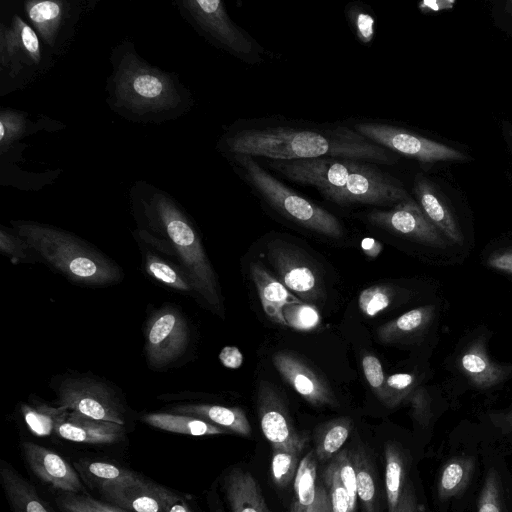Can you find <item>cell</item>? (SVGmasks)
<instances>
[{"label": "cell", "instance_id": "obj_50", "mask_svg": "<svg viewBox=\"0 0 512 512\" xmlns=\"http://www.w3.org/2000/svg\"><path fill=\"white\" fill-rule=\"evenodd\" d=\"M222 364L228 368H238L243 362V356L237 347L227 346L219 354Z\"/></svg>", "mask_w": 512, "mask_h": 512}, {"label": "cell", "instance_id": "obj_3", "mask_svg": "<svg viewBox=\"0 0 512 512\" xmlns=\"http://www.w3.org/2000/svg\"><path fill=\"white\" fill-rule=\"evenodd\" d=\"M284 178L315 188L340 206H395L410 197L402 183L377 164L347 158L268 160Z\"/></svg>", "mask_w": 512, "mask_h": 512}, {"label": "cell", "instance_id": "obj_49", "mask_svg": "<svg viewBox=\"0 0 512 512\" xmlns=\"http://www.w3.org/2000/svg\"><path fill=\"white\" fill-rule=\"evenodd\" d=\"M394 512H418L417 499L411 482L405 483Z\"/></svg>", "mask_w": 512, "mask_h": 512}, {"label": "cell", "instance_id": "obj_44", "mask_svg": "<svg viewBox=\"0 0 512 512\" xmlns=\"http://www.w3.org/2000/svg\"><path fill=\"white\" fill-rule=\"evenodd\" d=\"M332 461L337 468L341 482L349 494L351 508L355 512L358 496L352 453L346 449L342 450L332 458Z\"/></svg>", "mask_w": 512, "mask_h": 512}, {"label": "cell", "instance_id": "obj_20", "mask_svg": "<svg viewBox=\"0 0 512 512\" xmlns=\"http://www.w3.org/2000/svg\"><path fill=\"white\" fill-rule=\"evenodd\" d=\"M413 193L421 210L436 228L451 242L462 244L463 235L458 222L437 186L418 174L414 179Z\"/></svg>", "mask_w": 512, "mask_h": 512}, {"label": "cell", "instance_id": "obj_27", "mask_svg": "<svg viewBox=\"0 0 512 512\" xmlns=\"http://www.w3.org/2000/svg\"><path fill=\"white\" fill-rule=\"evenodd\" d=\"M176 414L196 417L242 436L251 434L245 412L238 407L209 404H187L172 409Z\"/></svg>", "mask_w": 512, "mask_h": 512}, {"label": "cell", "instance_id": "obj_54", "mask_svg": "<svg viewBox=\"0 0 512 512\" xmlns=\"http://www.w3.org/2000/svg\"><path fill=\"white\" fill-rule=\"evenodd\" d=\"M503 129H504V135H505L507 145L512 154V123L511 122L506 123Z\"/></svg>", "mask_w": 512, "mask_h": 512}, {"label": "cell", "instance_id": "obj_36", "mask_svg": "<svg viewBox=\"0 0 512 512\" xmlns=\"http://www.w3.org/2000/svg\"><path fill=\"white\" fill-rule=\"evenodd\" d=\"M301 452L297 448H272L271 475L275 485L286 488L294 483Z\"/></svg>", "mask_w": 512, "mask_h": 512}, {"label": "cell", "instance_id": "obj_6", "mask_svg": "<svg viewBox=\"0 0 512 512\" xmlns=\"http://www.w3.org/2000/svg\"><path fill=\"white\" fill-rule=\"evenodd\" d=\"M227 158L259 198L280 215L324 236L335 239L342 237V224L332 213L284 184L254 157L233 155Z\"/></svg>", "mask_w": 512, "mask_h": 512}, {"label": "cell", "instance_id": "obj_51", "mask_svg": "<svg viewBox=\"0 0 512 512\" xmlns=\"http://www.w3.org/2000/svg\"><path fill=\"white\" fill-rule=\"evenodd\" d=\"M363 252L370 258H376L382 252V243L374 238L366 237L361 241Z\"/></svg>", "mask_w": 512, "mask_h": 512}, {"label": "cell", "instance_id": "obj_13", "mask_svg": "<svg viewBox=\"0 0 512 512\" xmlns=\"http://www.w3.org/2000/svg\"><path fill=\"white\" fill-rule=\"evenodd\" d=\"M189 340L188 326L174 308L157 311L149 320L146 330L145 351L149 364L160 368L178 358Z\"/></svg>", "mask_w": 512, "mask_h": 512}, {"label": "cell", "instance_id": "obj_38", "mask_svg": "<svg viewBox=\"0 0 512 512\" xmlns=\"http://www.w3.org/2000/svg\"><path fill=\"white\" fill-rule=\"evenodd\" d=\"M393 299V291L387 285H373L364 289L358 298L361 312L367 317H374L388 308Z\"/></svg>", "mask_w": 512, "mask_h": 512}, {"label": "cell", "instance_id": "obj_14", "mask_svg": "<svg viewBox=\"0 0 512 512\" xmlns=\"http://www.w3.org/2000/svg\"><path fill=\"white\" fill-rule=\"evenodd\" d=\"M257 411L261 430L272 448L305 447L306 436L295 429L286 406L276 389L261 382L257 391Z\"/></svg>", "mask_w": 512, "mask_h": 512}, {"label": "cell", "instance_id": "obj_7", "mask_svg": "<svg viewBox=\"0 0 512 512\" xmlns=\"http://www.w3.org/2000/svg\"><path fill=\"white\" fill-rule=\"evenodd\" d=\"M51 67V54L18 13L0 24V95L24 88Z\"/></svg>", "mask_w": 512, "mask_h": 512}, {"label": "cell", "instance_id": "obj_19", "mask_svg": "<svg viewBox=\"0 0 512 512\" xmlns=\"http://www.w3.org/2000/svg\"><path fill=\"white\" fill-rule=\"evenodd\" d=\"M293 488L289 512H333L326 485L318 477L317 458L312 451L300 460Z\"/></svg>", "mask_w": 512, "mask_h": 512}, {"label": "cell", "instance_id": "obj_46", "mask_svg": "<svg viewBox=\"0 0 512 512\" xmlns=\"http://www.w3.org/2000/svg\"><path fill=\"white\" fill-rule=\"evenodd\" d=\"M362 369L369 386L383 402L386 378L380 360L372 354H365L362 357Z\"/></svg>", "mask_w": 512, "mask_h": 512}, {"label": "cell", "instance_id": "obj_30", "mask_svg": "<svg viewBox=\"0 0 512 512\" xmlns=\"http://www.w3.org/2000/svg\"><path fill=\"white\" fill-rule=\"evenodd\" d=\"M49 126L34 123L24 111L11 108L0 109V154L3 157L21 138Z\"/></svg>", "mask_w": 512, "mask_h": 512}, {"label": "cell", "instance_id": "obj_21", "mask_svg": "<svg viewBox=\"0 0 512 512\" xmlns=\"http://www.w3.org/2000/svg\"><path fill=\"white\" fill-rule=\"evenodd\" d=\"M55 433L68 441L85 444H112L123 439L124 425L97 420L83 414L68 411L58 424Z\"/></svg>", "mask_w": 512, "mask_h": 512}, {"label": "cell", "instance_id": "obj_5", "mask_svg": "<svg viewBox=\"0 0 512 512\" xmlns=\"http://www.w3.org/2000/svg\"><path fill=\"white\" fill-rule=\"evenodd\" d=\"M11 223L29 248L72 281L106 285L120 279V270L113 262L75 235L32 221Z\"/></svg>", "mask_w": 512, "mask_h": 512}, {"label": "cell", "instance_id": "obj_22", "mask_svg": "<svg viewBox=\"0 0 512 512\" xmlns=\"http://www.w3.org/2000/svg\"><path fill=\"white\" fill-rule=\"evenodd\" d=\"M459 365L472 384L479 389L497 386L512 372V366L491 361L480 339L466 347L460 355Z\"/></svg>", "mask_w": 512, "mask_h": 512}, {"label": "cell", "instance_id": "obj_41", "mask_svg": "<svg viewBox=\"0 0 512 512\" xmlns=\"http://www.w3.org/2000/svg\"><path fill=\"white\" fill-rule=\"evenodd\" d=\"M146 271L158 281L179 291H189L192 285L180 276L174 268L158 257L148 254L145 264Z\"/></svg>", "mask_w": 512, "mask_h": 512}, {"label": "cell", "instance_id": "obj_45", "mask_svg": "<svg viewBox=\"0 0 512 512\" xmlns=\"http://www.w3.org/2000/svg\"><path fill=\"white\" fill-rule=\"evenodd\" d=\"M478 512H502L499 479L493 469L485 477L478 500Z\"/></svg>", "mask_w": 512, "mask_h": 512}, {"label": "cell", "instance_id": "obj_35", "mask_svg": "<svg viewBox=\"0 0 512 512\" xmlns=\"http://www.w3.org/2000/svg\"><path fill=\"white\" fill-rule=\"evenodd\" d=\"M68 411L60 406L52 407L45 404L21 407L27 427L36 436H49L55 433L58 424L65 418Z\"/></svg>", "mask_w": 512, "mask_h": 512}, {"label": "cell", "instance_id": "obj_16", "mask_svg": "<svg viewBox=\"0 0 512 512\" xmlns=\"http://www.w3.org/2000/svg\"><path fill=\"white\" fill-rule=\"evenodd\" d=\"M21 447L28 466L42 481L63 492L85 493L79 473L59 454L30 441Z\"/></svg>", "mask_w": 512, "mask_h": 512}, {"label": "cell", "instance_id": "obj_8", "mask_svg": "<svg viewBox=\"0 0 512 512\" xmlns=\"http://www.w3.org/2000/svg\"><path fill=\"white\" fill-rule=\"evenodd\" d=\"M182 18L203 38L246 63L261 59L263 49L228 15L220 0H178Z\"/></svg>", "mask_w": 512, "mask_h": 512}, {"label": "cell", "instance_id": "obj_56", "mask_svg": "<svg viewBox=\"0 0 512 512\" xmlns=\"http://www.w3.org/2000/svg\"><path fill=\"white\" fill-rule=\"evenodd\" d=\"M503 10L512 19V0L504 2Z\"/></svg>", "mask_w": 512, "mask_h": 512}, {"label": "cell", "instance_id": "obj_17", "mask_svg": "<svg viewBox=\"0 0 512 512\" xmlns=\"http://www.w3.org/2000/svg\"><path fill=\"white\" fill-rule=\"evenodd\" d=\"M273 363L283 379L310 404H335V397L326 381L296 355L277 352L273 356Z\"/></svg>", "mask_w": 512, "mask_h": 512}, {"label": "cell", "instance_id": "obj_43", "mask_svg": "<svg viewBox=\"0 0 512 512\" xmlns=\"http://www.w3.org/2000/svg\"><path fill=\"white\" fill-rule=\"evenodd\" d=\"M346 15L357 39L363 44L370 43L373 40L375 28L372 14L357 3H353L347 6Z\"/></svg>", "mask_w": 512, "mask_h": 512}, {"label": "cell", "instance_id": "obj_53", "mask_svg": "<svg viewBox=\"0 0 512 512\" xmlns=\"http://www.w3.org/2000/svg\"><path fill=\"white\" fill-rule=\"evenodd\" d=\"M169 512H193L189 506L181 499L180 501L173 504Z\"/></svg>", "mask_w": 512, "mask_h": 512}, {"label": "cell", "instance_id": "obj_2", "mask_svg": "<svg viewBox=\"0 0 512 512\" xmlns=\"http://www.w3.org/2000/svg\"><path fill=\"white\" fill-rule=\"evenodd\" d=\"M110 63L106 102L126 120L160 124L178 119L193 107L192 93L178 76L148 63L133 42L123 40L113 47Z\"/></svg>", "mask_w": 512, "mask_h": 512}, {"label": "cell", "instance_id": "obj_11", "mask_svg": "<svg viewBox=\"0 0 512 512\" xmlns=\"http://www.w3.org/2000/svg\"><path fill=\"white\" fill-rule=\"evenodd\" d=\"M58 406L93 419L125 425V410L106 384L91 378H69L58 387Z\"/></svg>", "mask_w": 512, "mask_h": 512}, {"label": "cell", "instance_id": "obj_1", "mask_svg": "<svg viewBox=\"0 0 512 512\" xmlns=\"http://www.w3.org/2000/svg\"><path fill=\"white\" fill-rule=\"evenodd\" d=\"M217 147L226 157L246 155L278 161L347 158L385 165L397 162L394 152L353 128L334 124L239 122L228 128Z\"/></svg>", "mask_w": 512, "mask_h": 512}, {"label": "cell", "instance_id": "obj_15", "mask_svg": "<svg viewBox=\"0 0 512 512\" xmlns=\"http://www.w3.org/2000/svg\"><path fill=\"white\" fill-rule=\"evenodd\" d=\"M268 257L284 286L303 301L312 302L322 297V285L315 269L291 246L274 241L269 245Z\"/></svg>", "mask_w": 512, "mask_h": 512}, {"label": "cell", "instance_id": "obj_12", "mask_svg": "<svg viewBox=\"0 0 512 512\" xmlns=\"http://www.w3.org/2000/svg\"><path fill=\"white\" fill-rule=\"evenodd\" d=\"M367 220L384 230L434 248H446V237L426 217L411 196L388 210H373Z\"/></svg>", "mask_w": 512, "mask_h": 512}, {"label": "cell", "instance_id": "obj_10", "mask_svg": "<svg viewBox=\"0 0 512 512\" xmlns=\"http://www.w3.org/2000/svg\"><path fill=\"white\" fill-rule=\"evenodd\" d=\"M77 0H29L24 11L42 44L51 55L65 53L84 10Z\"/></svg>", "mask_w": 512, "mask_h": 512}, {"label": "cell", "instance_id": "obj_32", "mask_svg": "<svg viewBox=\"0 0 512 512\" xmlns=\"http://www.w3.org/2000/svg\"><path fill=\"white\" fill-rule=\"evenodd\" d=\"M352 429L348 417H339L323 424L317 433L315 456L320 461L333 458L339 453Z\"/></svg>", "mask_w": 512, "mask_h": 512}, {"label": "cell", "instance_id": "obj_37", "mask_svg": "<svg viewBox=\"0 0 512 512\" xmlns=\"http://www.w3.org/2000/svg\"><path fill=\"white\" fill-rule=\"evenodd\" d=\"M56 503L63 512H128L98 501L85 493L64 492L57 498Z\"/></svg>", "mask_w": 512, "mask_h": 512}, {"label": "cell", "instance_id": "obj_42", "mask_svg": "<svg viewBox=\"0 0 512 512\" xmlns=\"http://www.w3.org/2000/svg\"><path fill=\"white\" fill-rule=\"evenodd\" d=\"M283 315L286 325L303 331L315 328L320 321L318 310L303 302L288 304L283 310Z\"/></svg>", "mask_w": 512, "mask_h": 512}, {"label": "cell", "instance_id": "obj_9", "mask_svg": "<svg viewBox=\"0 0 512 512\" xmlns=\"http://www.w3.org/2000/svg\"><path fill=\"white\" fill-rule=\"evenodd\" d=\"M370 141L424 164L466 162L469 157L448 145L413 133L402 127L378 122H359L353 128Z\"/></svg>", "mask_w": 512, "mask_h": 512}, {"label": "cell", "instance_id": "obj_29", "mask_svg": "<svg viewBox=\"0 0 512 512\" xmlns=\"http://www.w3.org/2000/svg\"><path fill=\"white\" fill-rule=\"evenodd\" d=\"M143 421L161 430L191 436L218 435L228 432L205 420L176 413H150L143 416Z\"/></svg>", "mask_w": 512, "mask_h": 512}, {"label": "cell", "instance_id": "obj_4", "mask_svg": "<svg viewBox=\"0 0 512 512\" xmlns=\"http://www.w3.org/2000/svg\"><path fill=\"white\" fill-rule=\"evenodd\" d=\"M130 198L134 208L165 232L176 248L192 288L219 312L221 296L215 273L200 237L183 209L167 192L145 181L134 183Z\"/></svg>", "mask_w": 512, "mask_h": 512}, {"label": "cell", "instance_id": "obj_33", "mask_svg": "<svg viewBox=\"0 0 512 512\" xmlns=\"http://www.w3.org/2000/svg\"><path fill=\"white\" fill-rule=\"evenodd\" d=\"M474 470L471 457H458L450 460L442 468L437 491L441 499H449L465 489Z\"/></svg>", "mask_w": 512, "mask_h": 512}, {"label": "cell", "instance_id": "obj_40", "mask_svg": "<svg viewBox=\"0 0 512 512\" xmlns=\"http://www.w3.org/2000/svg\"><path fill=\"white\" fill-rule=\"evenodd\" d=\"M323 481L329 493L333 512H354L350 505L349 494L340 480L337 468L332 462L324 470Z\"/></svg>", "mask_w": 512, "mask_h": 512}, {"label": "cell", "instance_id": "obj_25", "mask_svg": "<svg viewBox=\"0 0 512 512\" xmlns=\"http://www.w3.org/2000/svg\"><path fill=\"white\" fill-rule=\"evenodd\" d=\"M74 467L82 479L99 491L149 482L128 469L105 461L81 459L74 462Z\"/></svg>", "mask_w": 512, "mask_h": 512}, {"label": "cell", "instance_id": "obj_55", "mask_svg": "<svg viewBox=\"0 0 512 512\" xmlns=\"http://www.w3.org/2000/svg\"><path fill=\"white\" fill-rule=\"evenodd\" d=\"M504 428L506 431L512 430V409L504 417Z\"/></svg>", "mask_w": 512, "mask_h": 512}, {"label": "cell", "instance_id": "obj_34", "mask_svg": "<svg viewBox=\"0 0 512 512\" xmlns=\"http://www.w3.org/2000/svg\"><path fill=\"white\" fill-rule=\"evenodd\" d=\"M351 453L358 499L364 512H376V484L370 458L362 448H357Z\"/></svg>", "mask_w": 512, "mask_h": 512}, {"label": "cell", "instance_id": "obj_48", "mask_svg": "<svg viewBox=\"0 0 512 512\" xmlns=\"http://www.w3.org/2000/svg\"><path fill=\"white\" fill-rule=\"evenodd\" d=\"M487 265L495 270L512 274V249L492 253L487 258Z\"/></svg>", "mask_w": 512, "mask_h": 512}, {"label": "cell", "instance_id": "obj_23", "mask_svg": "<svg viewBox=\"0 0 512 512\" xmlns=\"http://www.w3.org/2000/svg\"><path fill=\"white\" fill-rule=\"evenodd\" d=\"M250 275L255 284L263 310L274 323L286 325L283 310L291 303H300L284 284L273 277L260 263H251Z\"/></svg>", "mask_w": 512, "mask_h": 512}, {"label": "cell", "instance_id": "obj_31", "mask_svg": "<svg viewBox=\"0 0 512 512\" xmlns=\"http://www.w3.org/2000/svg\"><path fill=\"white\" fill-rule=\"evenodd\" d=\"M384 454L388 512H394L405 485V457L401 449L394 443H387L385 445Z\"/></svg>", "mask_w": 512, "mask_h": 512}, {"label": "cell", "instance_id": "obj_18", "mask_svg": "<svg viewBox=\"0 0 512 512\" xmlns=\"http://www.w3.org/2000/svg\"><path fill=\"white\" fill-rule=\"evenodd\" d=\"M100 493L109 503L128 512H169L171 506L182 499L152 482L103 489Z\"/></svg>", "mask_w": 512, "mask_h": 512}, {"label": "cell", "instance_id": "obj_47", "mask_svg": "<svg viewBox=\"0 0 512 512\" xmlns=\"http://www.w3.org/2000/svg\"><path fill=\"white\" fill-rule=\"evenodd\" d=\"M25 247H28V245L18 235L14 236L4 228H1L0 248L3 253L18 261L25 258Z\"/></svg>", "mask_w": 512, "mask_h": 512}, {"label": "cell", "instance_id": "obj_24", "mask_svg": "<svg viewBox=\"0 0 512 512\" xmlns=\"http://www.w3.org/2000/svg\"><path fill=\"white\" fill-rule=\"evenodd\" d=\"M223 490L232 512H270L255 478L234 468L223 479Z\"/></svg>", "mask_w": 512, "mask_h": 512}, {"label": "cell", "instance_id": "obj_39", "mask_svg": "<svg viewBox=\"0 0 512 512\" xmlns=\"http://www.w3.org/2000/svg\"><path fill=\"white\" fill-rule=\"evenodd\" d=\"M416 378L410 373H395L388 376L384 385L383 403L389 408L398 406L413 391Z\"/></svg>", "mask_w": 512, "mask_h": 512}, {"label": "cell", "instance_id": "obj_52", "mask_svg": "<svg viewBox=\"0 0 512 512\" xmlns=\"http://www.w3.org/2000/svg\"><path fill=\"white\" fill-rule=\"evenodd\" d=\"M454 2H446V1H422L419 4V9L422 12H430V11H438L441 9L451 8Z\"/></svg>", "mask_w": 512, "mask_h": 512}, {"label": "cell", "instance_id": "obj_26", "mask_svg": "<svg viewBox=\"0 0 512 512\" xmlns=\"http://www.w3.org/2000/svg\"><path fill=\"white\" fill-rule=\"evenodd\" d=\"M0 477L14 512H53L35 488L5 461L0 464Z\"/></svg>", "mask_w": 512, "mask_h": 512}, {"label": "cell", "instance_id": "obj_28", "mask_svg": "<svg viewBox=\"0 0 512 512\" xmlns=\"http://www.w3.org/2000/svg\"><path fill=\"white\" fill-rule=\"evenodd\" d=\"M434 316V305L414 308L381 326L377 338L382 343H393L416 336L428 328Z\"/></svg>", "mask_w": 512, "mask_h": 512}]
</instances>
